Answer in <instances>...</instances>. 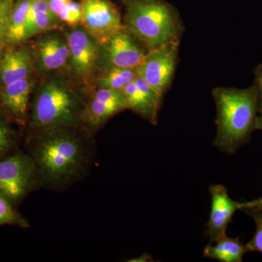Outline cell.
Returning <instances> with one entry per match:
<instances>
[{"label":"cell","instance_id":"1","mask_svg":"<svg viewBox=\"0 0 262 262\" xmlns=\"http://www.w3.org/2000/svg\"><path fill=\"white\" fill-rule=\"evenodd\" d=\"M29 148L38 182L53 189L63 188L80 179L92 157L89 141L75 127L34 134Z\"/></svg>","mask_w":262,"mask_h":262},{"label":"cell","instance_id":"2","mask_svg":"<svg viewBox=\"0 0 262 262\" xmlns=\"http://www.w3.org/2000/svg\"><path fill=\"white\" fill-rule=\"evenodd\" d=\"M217 133L213 145L227 154H234L258 129L259 89L257 82L245 89L215 88Z\"/></svg>","mask_w":262,"mask_h":262},{"label":"cell","instance_id":"3","mask_svg":"<svg viewBox=\"0 0 262 262\" xmlns=\"http://www.w3.org/2000/svg\"><path fill=\"white\" fill-rule=\"evenodd\" d=\"M125 8L127 30L148 51L180 42L182 20L176 8L164 0H119Z\"/></svg>","mask_w":262,"mask_h":262},{"label":"cell","instance_id":"4","mask_svg":"<svg viewBox=\"0 0 262 262\" xmlns=\"http://www.w3.org/2000/svg\"><path fill=\"white\" fill-rule=\"evenodd\" d=\"M82 98L61 81H48L38 91L32 105L31 126L36 134L76 127L82 120Z\"/></svg>","mask_w":262,"mask_h":262},{"label":"cell","instance_id":"5","mask_svg":"<svg viewBox=\"0 0 262 262\" xmlns=\"http://www.w3.org/2000/svg\"><path fill=\"white\" fill-rule=\"evenodd\" d=\"M38 182L37 170L29 153L15 151L0 158V193L18 204Z\"/></svg>","mask_w":262,"mask_h":262},{"label":"cell","instance_id":"6","mask_svg":"<svg viewBox=\"0 0 262 262\" xmlns=\"http://www.w3.org/2000/svg\"><path fill=\"white\" fill-rule=\"evenodd\" d=\"M80 4V24L100 46H105L114 36L126 29L120 10L110 0H81Z\"/></svg>","mask_w":262,"mask_h":262},{"label":"cell","instance_id":"7","mask_svg":"<svg viewBox=\"0 0 262 262\" xmlns=\"http://www.w3.org/2000/svg\"><path fill=\"white\" fill-rule=\"evenodd\" d=\"M179 45L170 43L148 51L142 64L136 69L137 73L161 97L173 79L178 59Z\"/></svg>","mask_w":262,"mask_h":262},{"label":"cell","instance_id":"8","mask_svg":"<svg viewBox=\"0 0 262 262\" xmlns=\"http://www.w3.org/2000/svg\"><path fill=\"white\" fill-rule=\"evenodd\" d=\"M66 39L74 74L81 80H89L101 60V46L83 28L72 29L67 33Z\"/></svg>","mask_w":262,"mask_h":262},{"label":"cell","instance_id":"9","mask_svg":"<svg viewBox=\"0 0 262 262\" xmlns=\"http://www.w3.org/2000/svg\"><path fill=\"white\" fill-rule=\"evenodd\" d=\"M211 195V210L207 223L206 234L210 244L227 235V230L232 217L237 210H241V203L233 201L229 196L227 189L220 184L209 187Z\"/></svg>","mask_w":262,"mask_h":262},{"label":"cell","instance_id":"10","mask_svg":"<svg viewBox=\"0 0 262 262\" xmlns=\"http://www.w3.org/2000/svg\"><path fill=\"white\" fill-rule=\"evenodd\" d=\"M120 92L127 108L157 125L163 97L157 94L140 75L137 73L135 80L127 84Z\"/></svg>","mask_w":262,"mask_h":262},{"label":"cell","instance_id":"11","mask_svg":"<svg viewBox=\"0 0 262 262\" xmlns=\"http://www.w3.org/2000/svg\"><path fill=\"white\" fill-rule=\"evenodd\" d=\"M126 108L120 91L99 88L84 106L82 120L91 127H98Z\"/></svg>","mask_w":262,"mask_h":262},{"label":"cell","instance_id":"12","mask_svg":"<svg viewBox=\"0 0 262 262\" xmlns=\"http://www.w3.org/2000/svg\"><path fill=\"white\" fill-rule=\"evenodd\" d=\"M126 29L114 36L103 47L108 68L137 69L142 64L146 53L134 40Z\"/></svg>","mask_w":262,"mask_h":262},{"label":"cell","instance_id":"13","mask_svg":"<svg viewBox=\"0 0 262 262\" xmlns=\"http://www.w3.org/2000/svg\"><path fill=\"white\" fill-rule=\"evenodd\" d=\"M36 48L39 67L44 72L60 70L70 61L67 39L56 34L44 36L38 40Z\"/></svg>","mask_w":262,"mask_h":262},{"label":"cell","instance_id":"14","mask_svg":"<svg viewBox=\"0 0 262 262\" xmlns=\"http://www.w3.org/2000/svg\"><path fill=\"white\" fill-rule=\"evenodd\" d=\"M32 53L29 48L10 50L0 61V80L4 85L29 78L33 71Z\"/></svg>","mask_w":262,"mask_h":262},{"label":"cell","instance_id":"15","mask_svg":"<svg viewBox=\"0 0 262 262\" xmlns=\"http://www.w3.org/2000/svg\"><path fill=\"white\" fill-rule=\"evenodd\" d=\"M32 86V80L29 77L6 84L2 91L3 106L19 122L26 120Z\"/></svg>","mask_w":262,"mask_h":262},{"label":"cell","instance_id":"16","mask_svg":"<svg viewBox=\"0 0 262 262\" xmlns=\"http://www.w3.org/2000/svg\"><path fill=\"white\" fill-rule=\"evenodd\" d=\"M60 22L48 8L47 0H32L26 28V39L58 28Z\"/></svg>","mask_w":262,"mask_h":262},{"label":"cell","instance_id":"17","mask_svg":"<svg viewBox=\"0 0 262 262\" xmlns=\"http://www.w3.org/2000/svg\"><path fill=\"white\" fill-rule=\"evenodd\" d=\"M248 252L247 246L241 242L239 237L230 238L227 235L208 244L203 250L205 257L222 262H241Z\"/></svg>","mask_w":262,"mask_h":262},{"label":"cell","instance_id":"18","mask_svg":"<svg viewBox=\"0 0 262 262\" xmlns=\"http://www.w3.org/2000/svg\"><path fill=\"white\" fill-rule=\"evenodd\" d=\"M32 0H18L15 4L8 25V42L18 44L26 40V28Z\"/></svg>","mask_w":262,"mask_h":262},{"label":"cell","instance_id":"19","mask_svg":"<svg viewBox=\"0 0 262 262\" xmlns=\"http://www.w3.org/2000/svg\"><path fill=\"white\" fill-rule=\"evenodd\" d=\"M136 75V69L111 67L98 79L97 84L99 88L120 91L127 84L135 80Z\"/></svg>","mask_w":262,"mask_h":262},{"label":"cell","instance_id":"20","mask_svg":"<svg viewBox=\"0 0 262 262\" xmlns=\"http://www.w3.org/2000/svg\"><path fill=\"white\" fill-rule=\"evenodd\" d=\"M13 225L21 228H28L29 222L15 209L13 205L0 193V227Z\"/></svg>","mask_w":262,"mask_h":262},{"label":"cell","instance_id":"21","mask_svg":"<svg viewBox=\"0 0 262 262\" xmlns=\"http://www.w3.org/2000/svg\"><path fill=\"white\" fill-rule=\"evenodd\" d=\"M17 136L5 117L0 115V158L16 151Z\"/></svg>","mask_w":262,"mask_h":262},{"label":"cell","instance_id":"22","mask_svg":"<svg viewBox=\"0 0 262 262\" xmlns=\"http://www.w3.org/2000/svg\"><path fill=\"white\" fill-rule=\"evenodd\" d=\"M18 0H0V56L7 42L10 15Z\"/></svg>","mask_w":262,"mask_h":262},{"label":"cell","instance_id":"23","mask_svg":"<svg viewBox=\"0 0 262 262\" xmlns=\"http://www.w3.org/2000/svg\"><path fill=\"white\" fill-rule=\"evenodd\" d=\"M82 10L80 3L70 1L58 15L60 21L70 27H77L82 20Z\"/></svg>","mask_w":262,"mask_h":262},{"label":"cell","instance_id":"24","mask_svg":"<svg viewBox=\"0 0 262 262\" xmlns=\"http://www.w3.org/2000/svg\"><path fill=\"white\" fill-rule=\"evenodd\" d=\"M251 215L256 224V232L253 238L246 244L248 251L262 253V213L254 211H245Z\"/></svg>","mask_w":262,"mask_h":262},{"label":"cell","instance_id":"25","mask_svg":"<svg viewBox=\"0 0 262 262\" xmlns=\"http://www.w3.org/2000/svg\"><path fill=\"white\" fill-rule=\"evenodd\" d=\"M241 211H254L262 213V196L253 201L243 202L241 203Z\"/></svg>","mask_w":262,"mask_h":262},{"label":"cell","instance_id":"26","mask_svg":"<svg viewBox=\"0 0 262 262\" xmlns=\"http://www.w3.org/2000/svg\"><path fill=\"white\" fill-rule=\"evenodd\" d=\"M70 1L72 0H47V3L52 13L58 17L60 12Z\"/></svg>","mask_w":262,"mask_h":262},{"label":"cell","instance_id":"27","mask_svg":"<svg viewBox=\"0 0 262 262\" xmlns=\"http://www.w3.org/2000/svg\"><path fill=\"white\" fill-rule=\"evenodd\" d=\"M256 82L259 89V110L260 117H258V129L262 130V80L259 77H256Z\"/></svg>","mask_w":262,"mask_h":262},{"label":"cell","instance_id":"28","mask_svg":"<svg viewBox=\"0 0 262 262\" xmlns=\"http://www.w3.org/2000/svg\"><path fill=\"white\" fill-rule=\"evenodd\" d=\"M152 261V258L151 256H149L147 253L145 254H142L139 257L132 258V260H129V261L133 262H145V261Z\"/></svg>","mask_w":262,"mask_h":262},{"label":"cell","instance_id":"29","mask_svg":"<svg viewBox=\"0 0 262 262\" xmlns=\"http://www.w3.org/2000/svg\"><path fill=\"white\" fill-rule=\"evenodd\" d=\"M256 77H259L262 80V64L258 66L256 71Z\"/></svg>","mask_w":262,"mask_h":262}]
</instances>
